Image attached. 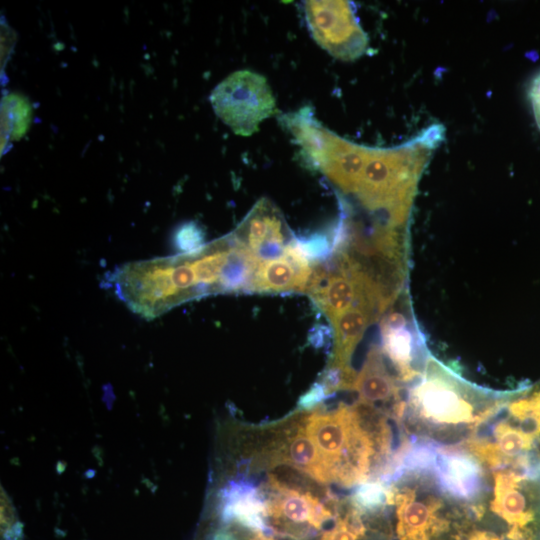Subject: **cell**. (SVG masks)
Masks as SVG:
<instances>
[{"mask_svg":"<svg viewBox=\"0 0 540 540\" xmlns=\"http://www.w3.org/2000/svg\"><path fill=\"white\" fill-rule=\"evenodd\" d=\"M508 395L509 391L495 392L466 381L429 354L407 393L400 427L412 443L459 447Z\"/></svg>","mask_w":540,"mask_h":540,"instance_id":"1","label":"cell"},{"mask_svg":"<svg viewBox=\"0 0 540 540\" xmlns=\"http://www.w3.org/2000/svg\"><path fill=\"white\" fill-rule=\"evenodd\" d=\"M430 455L404 459L385 483L399 540H442L446 536L458 540L472 520L470 506L452 498L437 482Z\"/></svg>","mask_w":540,"mask_h":540,"instance_id":"2","label":"cell"},{"mask_svg":"<svg viewBox=\"0 0 540 540\" xmlns=\"http://www.w3.org/2000/svg\"><path fill=\"white\" fill-rule=\"evenodd\" d=\"M260 490L268 534L291 540H314L333 523L344 499L277 474H270Z\"/></svg>","mask_w":540,"mask_h":540,"instance_id":"3","label":"cell"},{"mask_svg":"<svg viewBox=\"0 0 540 540\" xmlns=\"http://www.w3.org/2000/svg\"><path fill=\"white\" fill-rule=\"evenodd\" d=\"M215 114L238 135L250 136L276 112L273 92L262 75L239 70L222 80L210 95Z\"/></svg>","mask_w":540,"mask_h":540,"instance_id":"4","label":"cell"},{"mask_svg":"<svg viewBox=\"0 0 540 540\" xmlns=\"http://www.w3.org/2000/svg\"><path fill=\"white\" fill-rule=\"evenodd\" d=\"M306 20L312 37L336 58L353 60L367 47V36L347 1H306Z\"/></svg>","mask_w":540,"mask_h":540,"instance_id":"5","label":"cell"},{"mask_svg":"<svg viewBox=\"0 0 540 540\" xmlns=\"http://www.w3.org/2000/svg\"><path fill=\"white\" fill-rule=\"evenodd\" d=\"M430 468L452 498L469 506L480 503L485 493L486 468L466 449L433 445Z\"/></svg>","mask_w":540,"mask_h":540,"instance_id":"6","label":"cell"},{"mask_svg":"<svg viewBox=\"0 0 540 540\" xmlns=\"http://www.w3.org/2000/svg\"><path fill=\"white\" fill-rule=\"evenodd\" d=\"M382 350L402 384L413 383L422 373L429 355L415 324L406 315L391 311L381 322Z\"/></svg>","mask_w":540,"mask_h":540,"instance_id":"7","label":"cell"},{"mask_svg":"<svg viewBox=\"0 0 540 540\" xmlns=\"http://www.w3.org/2000/svg\"><path fill=\"white\" fill-rule=\"evenodd\" d=\"M401 385L397 375L387 368L382 348L374 345L357 374L353 390L358 394V401L378 408L400 424L405 405Z\"/></svg>","mask_w":540,"mask_h":540,"instance_id":"8","label":"cell"},{"mask_svg":"<svg viewBox=\"0 0 540 540\" xmlns=\"http://www.w3.org/2000/svg\"><path fill=\"white\" fill-rule=\"evenodd\" d=\"M490 419L514 432L526 453L540 460V380L509 391L507 399Z\"/></svg>","mask_w":540,"mask_h":540,"instance_id":"9","label":"cell"},{"mask_svg":"<svg viewBox=\"0 0 540 540\" xmlns=\"http://www.w3.org/2000/svg\"><path fill=\"white\" fill-rule=\"evenodd\" d=\"M247 247L262 260L278 258L284 252L283 222L265 200L256 204L242 226Z\"/></svg>","mask_w":540,"mask_h":540,"instance_id":"10","label":"cell"},{"mask_svg":"<svg viewBox=\"0 0 540 540\" xmlns=\"http://www.w3.org/2000/svg\"><path fill=\"white\" fill-rule=\"evenodd\" d=\"M312 266L295 263L286 255L259 262L250 284L257 292H306Z\"/></svg>","mask_w":540,"mask_h":540,"instance_id":"11","label":"cell"},{"mask_svg":"<svg viewBox=\"0 0 540 540\" xmlns=\"http://www.w3.org/2000/svg\"><path fill=\"white\" fill-rule=\"evenodd\" d=\"M379 315L370 307L357 304L343 313L333 324L334 351L330 366L349 369V361L366 328Z\"/></svg>","mask_w":540,"mask_h":540,"instance_id":"12","label":"cell"},{"mask_svg":"<svg viewBox=\"0 0 540 540\" xmlns=\"http://www.w3.org/2000/svg\"><path fill=\"white\" fill-rule=\"evenodd\" d=\"M384 511H366L346 497L333 523L314 540H367L371 522L383 518Z\"/></svg>","mask_w":540,"mask_h":540,"instance_id":"13","label":"cell"},{"mask_svg":"<svg viewBox=\"0 0 540 540\" xmlns=\"http://www.w3.org/2000/svg\"><path fill=\"white\" fill-rule=\"evenodd\" d=\"M260 262L257 255L244 242L237 239L229 247L227 260L224 264L219 292H231L250 288L256 268Z\"/></svg>","mask_w":540,"mask_h":540,"instance_id":"14","label":"cell"},{"mask_svg":"<svg viewBox=\"0 0 540 540\" xmlns=\"http://www.w3.org/2000/svg\"><path fill=\"white\" fill-rule=\"evenodd\" d=\"M206 540H275L268 533L236 521H221Z\"/></svg>","mask_w":540,"mask_h":540,"instance_id":"15","label":"cell"},{"mask_svg":"<svg viewBox=\"0 0 540 540\" xmlns=\"http://www.w3.org/2000/svg\"><path fill=\"white\" fill-rule=\"evenodd\" d=\"M1 536L3 540H22V525L8 494L1 488Z\"/></svg>","mask_w":540,"mask_h":540,"instance_id":"16","label":"cell"},{"mask_svg":"<svg viewBox=\"0 0 540 540\" xmlns=\"http://www.w3.org/2000/svg\"><path fill=\"white\" fill-rule=\"evenodd\" d=\"M204 231L196 222L182 224L174 234V244L182 253H191L204 246Z\"/></svg>","mask_w":540,"mask_h":540,"instance_id":"17","label":"cell"},{"mask_svg":"<svg viewBox=\"0 0 540 540\" xmlns=\"http://www.w3.org/2000/svg\"><path fill=\"white\" fill-rule=\"evenodd\" d=\"M329 395L327 394L324 386L317 382L311 386V388L303 394L298 402L299 410H311L320 405V403Z\"/></svg>","mask_w":540,"mask_h":540,"instance_id":"18","label":"cell"},{"mask_svg":"<svg viewBox=\"0 0 540 540\" xmlns=\"http://www.w3.org/2000/svg\"><path fill=\"white\" fill-rule=\"evenodd\" d=\"M529 98L537 126L540 129V72L531 81Z\"/></svg>","mask_w":540,"mask_h":540,"instance_id":"19","label":"cell"}]
</instances>
